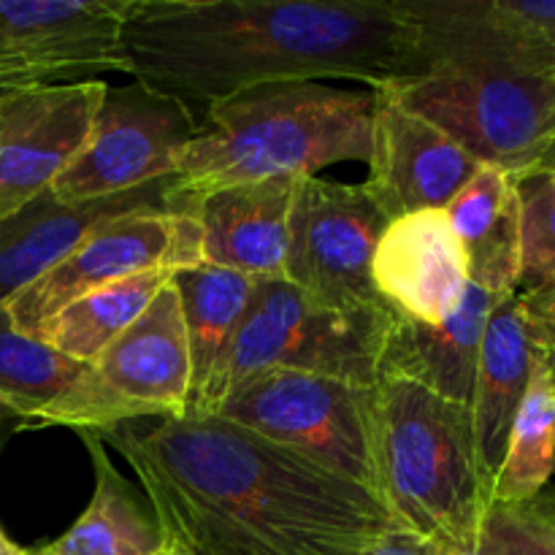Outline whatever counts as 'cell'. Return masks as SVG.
<instances>
[{
  "mask_svg": "<svg viewBox=\"0 0 555 555\" xmlns=\"http://www.w3.org/2000/svg\"><path fill=\"white\" fill-rule=\"evenodd\" d=\"M98 437L135 472L173 555H363L396 526L374 491L220 415Z\"/></svg>",
  "mask_w": 555,
  "mask_h": 555,
  "instance_id": "cell-1",
  "label": "cell"
},
{
  "mask_svg": "<svg viewBox=\"0 0 555 555\" xmlns=\"http://www.w3.org/2000/svg\"><path fill=\"white\" fill-rule=\"evenodd\" d=\"M396 0H128L119 68L201 114L271 85L412 76ZM198 114V119H201Z\"/></svg>",
  "mask_w": 555,
  "mask_h": 555,
  "instance_id": "cell-2",
  "label": "cell"
},
{
  "mask_svg": "<svg viewBox=\"0 0 555 555\" xmlns=\"http://www.w3.org/2000/svg\"><path fill=\"white\" fill-rule=\"evenodd\" d=\"M374 90L328 81L271 85L211 103L166 190L184 211L217 190L274 177H318L334 163L372 160Z\"/></svg>",
  "mask_w": 555,
  "mask_h": 555,
  "instance_id": "cell-3",
  "label": "cell"
},
{
  "mask_svg": "<svg viewBox=\"0 0 555 555\" xmlns=\"http://www.w3.org/2000/svg\"><path fill=\"white\" fill-rule=\"evenodd\" d=\"M379 502L396 526L439 553L475 545L493 493L477 464L466 404L442 399L404 377L377 385Z\"/></svg>",
  "mask_w": 555,
  "mask_h": 555,
  "instance_id": "cell-4",
  "label": "cell"
},
{
  "mask_svg": "<svg viewBox=\"0 0 555 555\" xmlns=\"http://www.w3.org/2000/svg\"><path fill=\"white\" fill-rule=\"evenodd\" d=\"M393 318L388 307L356 312L325 307L282 276L258 280L231 350L190 415H215L236 385L263 372L320 374L377 388Z\"/></svg>",
  "mask_w": 555,
  "mask_h": 555,
  "instance_id": "cell-5",
  "label": "cell"
},
{
  "mask_svg": "<svg viewBox=\"0 0 555 555\" xmlns=\"http://www.w3.org/2000/svg\"><path fill=\"white\" fill-rule=\"evenodd\" d=\"M417 114L480 166L537 171L555 139V79L486 63L437 65L374 87Z\"/></svg>",
  "mask_w": 555,
  "mask_h": 555,
  "instance_id": "cell-6",
  "label": "cell"
},
{
  "mask_svg": "<svg viewBox=\"0 0 555 555\" xmlns=\"http://www.w3.org/2000/svg\"><path fill=\"white\" fill-rule=\"evenodd\" d=\"M193 396V366L179 296L168 282L144 314L81 369L33 426L106 431L139 417H182Z\"/></svg>",
  "mask_w": 555,
  "mask_h": 555,
  "instance_id": "cell-7",
  "label": "cell"
},
{
  "mask_svg": "<svg viewBox=\"0 0 555 555\" xmlns=\"http://www.w3.org/2000/svg\"><path fill=\"white\" fill-rule=\"evenodd\" d=\"M215 415L301 450L379 496L377 388L320 374L263 372L236 385Z\"/></svg>",
  "mask_w": 555,
  "mask_h": 555,
  "instance_id": "cell-8",
  "label": "cell"
},
{
  "mask_svg": "<svg viewBox=\"0 0 555 555\" xmlns=\"http://www.w3.org/2000/svg\"><path fill=\"white\" fill-rule=\"evenodd\" d=\"M198 133V114L179 98L133 79L122 87L108 85L85 144L49 193L65 204H81L177 177L184 146Z\"/></svg>",
  "mask_w": 555,
  "mask_h": 555,
  "instance_id": "cell-9",
  "label": "cell"
},
{
  "mask_svg": "<svg viewBox=\"0 0 555 555\" xmlns=\"http://www.w3.org/2000/svg\"><path fill=\"white\" fill-rule=\"evenodd\" d=\"M388 222L363 182L301 177L293 195L282 280L325 307L385 309L372 263Z\"/></svg>",
  "mask_w": 555,
  "mask_h": 555,
  "instance_id": "cell-10",
  "label": "cell"
},
{
  "mask_svg": "<svg viewBox=\"0 0 555 555\" xmlns=\"http://www.w3.org/2000/svg\"><path fill=\"white\" fill-rule=\"evenodd\" d=\"M201 266V225L193 209H141L92 231L57 266L5 301L16 331L30 336L38 325L114 282L152 269Z\"/></svg>",
  "mask_w": 555,
  "mask_h": 555,
  "instance_id": "cell-11",
  "label": "cell"
},
{
  "mask_svg": "<svg viewBox=\"0 0 555 555\" xmlns=\"http://www.w3.org/2000/svg\"><path fill=\"white\" fill-rule=\"evenodd\" d=\"M128 0H0V92L119 70Z\"/></svg>",
  "mask_w": 555,
  "mask_h": 555,
  "instance_id": "cell-12",
  "label": "cell"
},
{
  "mask_svg": "<svg viewBox=\"0 0 555 555\" xmlns=\"http://www.w3.org/2000/svg\"><path fill=\"white\" fill-rule=\"evenodd\" d=\"M106 81L0 92V220L52 188L92 128Z\"/></svg>",
  "mask_w": 555,
  "mask_h": 555,
  "instance_id": "cell-13",
  "label": "cell"
},
{
  "mask_svg": "<svg viewBox=\"0 0 555 555\" xmlns=\"http://www.w3.org/2000/svg\"><path fill=\"white\" fill-rule=\"evenodd\" d=\"M374 146L366 190L388 220L450 201L480 171V163L417 114L374 90Z\"/></svg>",
  "mask_w": 555,
  "mask_h": 555,
  "instance_id": "cell-14",
  "label": "cell"
},
{
  "mask_svg": "<svg viewBox=\"0 0 555 555\" xmlns=\"http://www.w3.org/2000/svg\"><path fill=\"white\" fill-rule=\"evenodd\" d=\"M372 276L390 312L412 323H444L469 287L464 247L444 209L390 220L374 249Z\"/></svg>",
  "mask_w": 555,
  "mask_h": 555,
  "instance_id": "cell-15",
  "label": "cell"
},
{
  "mask_svg": "<svg viewBox=\"0 0 555 555\" xmlns=\"http://www.w3.org/2000/svg\"><path fill=\"white\" fill-rule=\"evenodd\" d=\"M173 177L112 198L65 204L43 190L20 211L0 220V304L47 274L92 231L141 209H166V190Z\"/></svg>",
  "mask_w": 555,
  "mask_h": 555,
  "instance_id": "cell-16",
  "label": "cell"
},
{
  "mask_svg": "<svg viewBox=\"0 0 555 555\" xmlns=\"http://www.w3.org/2000/svg\"><path fill=\"white\" fill-rule=\"evenodd\" d=\"M298 179L301 177H274L236 184L190 206L201 225V263L255 280L285 274L287 231Z\"/></svg>",
  "mask_w": 555,
  "mask_h": 555,
  "instance_id": "cell-17",
  "label": "cell"
},
{
  "mask_svg": "<svg viewBox=\"0 0 555 555\" xmlns=\"http://www.w3.org/2000/svg\"><path fill=\"white\" fill-rule=\"evenodd\" d=\"M502 298L469 282L459 309L444 323L423 325L396 314L385 339L383 379H412L442 399L469 406L482 334Z\"/></svg>",
  "mask_w": 555,
  "mask_h": 555,
  "instance_id": "cell-18",
  "label": "cell"
},
{
  "mask_svg": "<svg viewBox=\"0 0 555 555\" xmlns=\"http://www.w3.org/2000/svg\"><path fill=\"white\" fill-rule=\"evenodd\" d=\"M534 347L526 336L524 318L518 309V296L509 293L493 309L486 325L477 358L475 388H472V428H475L477 464L493 493L504 453H507L509 428H513L518 406L529 388Z\"/></svg>",
  "mask_w": 555,
  "mask_h": 555,
  "instance_id": "cell-19",
  "label": "cell"
},
{
  "mask_svg": "<svg viewBox=\"0 0 555 555\" xmlns=\"http://www.w3.org/2000/svg\"><path fill=\"white\" fill-rule=\"evenodd\" d=\"M466 255L472 285L509 296L520 285V198L518 179L493 166L464 184L444 209Z\"/></svg>",
  "mask_w": 555,
  "mask_h": 555,
  "instance_id": "cell-20",
  "label": "cell"
},
{
  "mask_svg": "<svg viewBox=\"0 0 555 555\" xmlns=\"http://www.w3.org/2000/svg\"><path fill=\"white\" fill-rule=\"evenodd\" d=\"M79 437L95 469L90 504L63 537L27 555H173L152 509L112 464L101 437L92 431Z\"/></svg>",
  "mask_w": 555,
  "mask_h": 555,
  "instance_id": "cell-21",
  "label": "cell"
},
{
  "mask_svg": "<svg viewBox=\"0 0 555 555\" xmlns=\"http://www.w3.org/2000/svg\"><path fill=\"white\" fill-rule=\"evenodd\" d=\"M171 285L179 296L184 339L193 366V396H190L193 406L220 369L225 352L231 350L258 280L220 266L201 263L193 269L173 271Z\"/></svg>",
  "mask_w": 555,
  "mask_h": 555,
  "instance_id": "cell-22",
  "label": "cell"
},
{
  "mask_svg": "<svg viewBox=\"0 0 555 555\" xmlns=\"http://www.w3.org/2000/svg\"><path fill=\"white\" fill-rule=\"evenodd\" d=\"M171 276V269H152L87 293L38 325L30 336L57 350L60 356L87 366L150 309Z\"/></svg>",
  "mask_w": 555,
  "mask_h": 555,
  "instance_id": "cell-23",
  "label": "cell"
},
{
  "mask_svg": "<svg viewBox=\"0 0 555 555\" xmlns=\"http://www.w3.org/2000/svg\"><path fill=\"white\" fill-rule=\"evenodd\" d=\"M555 475V383L542 356L509 428L507 453L493 482V502L518 504L540 496Z\"/></svg>",
  "mask_w": 555,
  "mask_h": 555,
  "instance_id": "cell-24",
  "label": "cell"
},
{
  "mask_svg": "<svg viewBox=\"0 0 555 555\" xmlns=\"http://www.w3.org/2000/svg\"><path fill=\"white\" fill-rule=\"evenodd\" d=\"M85 363L70 361L43 341L14 328L0 304V406L33 426L43 410L70 388Z\"/></svg>",
  "mask_w": 555,
  "mask_h": 555,
  "instance_id": "cell-25",
  "label": "cell"
},
{
  "mask_svg": "<svg viewBox=\"0 0 555 555\" xmlns=\"http://www.w3.org/2000/svg\"><path fill=\"white\" fill-rule=\"evenodd\" d=\"M439 555H555V488L529 502H493L475 545Z\"/></svg>",
  "mask_w": 555,
  "mask_h": 555,
  "instance_id": "cell-26",
  "label": "cell"
},
{
  "mask_svg": "<svg viewBox=\"0 0 555 555\" xmlns=\"http://www.w3.org/2000/svg\"><path fill=\"white\" fill-rule=\"evenodd\" d=\"M520 198V285H540L555 276V177L529 171L518 177Z\"/></svg>",
  "mask_w": 555,
  "mask_h": 555,
  "instance_id": "cell-27",
  "label": "cell"
},
{
  "mask_svg": "<svg viewBox=\"0 0 555 555\" xmlns=\"http://www.w3.org/2000/svg\"><path fill=\"white\" fill-rule=\"evenodd\" d=\"M502 11L520 41L555 76V0H502Z\"/></svg>",
  "mask_w": 555,
  "mask_h": 555,
  "instance_id": "cell-28",
  "label": "cell"
},
{
  "mask_svg": "<svg viewBox=\"0 0 555 555\" xmlns=\"http://www.w3.org/2000/svg\"><path fill=\"white\" fill-rule=\"evenodd\" d=\"M518 296L520 318H524L526 336L537 356L545 361L555 358V276H547L540 285L515 293Z\"/></svg>",
  "mask_w": 555,
  "mask_h": 555,
  "instance_id": "cell-29",
  "label": "cell"
},
{
  "mask_svg": "<svg viewBox=\"0 0 555 555\" xmlns=\"http://www.w3.org/2000/svg\"><path fill=\"white\" fill-rule=\"evenodd\" d=\"M363 555H439L437 547L431 542H426L423 537L412 534V531L393 526V529L385 531L379 540H374L372 545L363 551Z\"/></svg>",
  "mask_w": 555,
  "mask_h": 555,
  "instance_id": "cell-30",
  "label": "cell"
},
{
  "mask_svg": "<svg viewBox=\"0 0 555 555\" xmlns=\"http://www.w3.org/2000/svg\"><path fill=\"white\" fill-rule=\"evenodd\" d=\"M27 553L30 551H25V547L16 545V542L11 540L3 529H0V555H27Z\"/></svg>",
  "mask_w": 555,
  "mask_h": 555,
  "instance_id": "cell-31",
  "label": "cell"
},
{
  "mask_svg": "<svg viewBox=\"0 0 555 555\" xmlns=\"http://www.w3.org/2000/svg\"><path fill=\"white\" fill-rule=\"evenodd\" d=\"M537 171L555 173V139H553V144L547 146L545 155H542V160H540V166H537Z\"/></svg>",
  "mask_w": 555,
  "mask_h": 555,
  "instance_id": "cell-32",
  "label": "cell"
},
{
  "mask_svg": "<svg viewBox=\"0 0 555 555\" xmlns=\"http://www.w3.org/2000/svg\"><path fill=\"white\" fill-rule=\"evenodd\" d=\"M547 366H551V374H553V383H555V358H551V361H547Z\"/></svg>",
  "mask_w": 555,
  "mask_h": 555,
  "instance_id": "cell-33",
  "label": "cell"
},
{
  "mask_svg": "<svg viewBox=\"0 0 555 555\" xmlns=\"http://www.w3.org/2000/svg\"><path fill=\"white\" fill-rule=\"evenodd\" d=\"M3 417H5V410H3V406H0V426H3Z\"/></svg>",
  "mask_w": 555,
  "mask_h": 555,
  "instance_id": "cell-34",
  "label": "cell"
},
{
  "mask_svg": "<svg viewBox=\"0 0 555 555\" xmlns=\"http://www.w3.org/2000/svg\"><path fill=\"white\" fill-rule=\"evenodd\" d=\"M553 177H555V173H553Z\"/></svg>",
  "mask_w": 555,
  "mask_h": 555,
  "instance_id": "cell-35",
  "label": "cell"
}]
</instances>
